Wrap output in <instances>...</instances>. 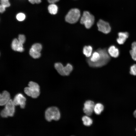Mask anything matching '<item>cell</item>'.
Here are the masks:
<instances>
[{"label":"cell","mask_w":136,"mask_h":136,"mask_svg":"<svg viewBox=\"0 0 136 136\" xmlns=\"http://www.w3.org/2000/svg\"><path fill=\"white\" fill-rule=\"evenodd\" d=\"M100 55V58L97 62L95 63L87 62L89 65L93 67H102L107 64L110 59V55L105 48H99L97 50Z\"/></svg>","instance_id":"cell-1"},{"label":"cell","mask_w":136,"mask_h":136,"mask_svg":"<svg viewBox=\"0 0 136 136\" xmlns=\"http://www.w3.org/2000/svg\"><path fill=\"white\" fill-rule=\"evenodd\" d=\"M28 87L24 88L25 93L28 96L33 98H37L40 95V86L37 83L32 81L29 82Z\"/></svg>","instance_id":"cell-2"},{"label":"cell","mask_w":136,"mask_h":136,"mask_svg":"<svg viewBox=\"0 0 136 136\" xmlns=\"http://www.w3.org/2000/svg\"><path fill=\"white\" fill-rule=\"evenodd\" d=\"M46 120L50 122L53 120H58L60 118V114L58 108L55 107H52L47 108L45 113Z\"/></svg>","instance_id":"cell-3"},{"label":"cell","mask_w":136,"mask_h":136,"mask_svg":"<svg viewBox=\"0 0 136 136\" xmlns=\"http://www.w3.org/2000/svg\"><path fill=\"white\" fill-rule=\"evenodd\" d=\"M94 17L88 11H84L81 17L80 23L84 25L87 29L90 28L93 24L94 21Z\"/></svg>","instance_id":"cell-4"},{"label":"cell","mask_w":136,"mask_h":136,"mask_svg":"<svg viewBox=\"0 0 136 136\" xmlns=\"http://www.w3.org/2000/svg\"><path fill=\"white\" fill-rule=\"evenodd\" d=\"M80 16V10L77 8H73L69 11L65 17V19L68 23L73 24L76 23L78 20Z\"/></svg>","instance_id":"cell-5"},{"label":"cell","mask_w":136,"mask_h":136,"mask_svg":"<svg viewBox=\"0 0 136 136\" xmlns=\"http://www.w3.org/2000/svg\"><path fill=\"white\" fill-rule=\"evenodd\" d=\"M5 105L4 108L1 112V116L3 118L13 116L15 112V106L13 100L10 99Z\"/></svg>","instance_id":"cell-6"},{"label":"cell","mask_w":136,"mask_h":136,"mask_svg":"<svg viewBox=\"0 0 136 136\" xmlns=\"http://www.w3.org/2000/svg\"><path fill=\"white\" fill-rule=\"evenodd\" d=\"M97 25L98 30L104 33H108L111 31V27L109 23L102 19L99 20Z\"/></svg>","instance_id":"cell-7"},{"label":"cell","mask_w":136,"mask_h":136,"mask_svg":"<svg viewBox=\"0 0 136 136\" xmlns=\"http://www.w3.org/2000/svg\"><path fill=\"white\" fill-rule=\"evenodd\" d=\"M26 100V98L22 94L19 93L15 95L13 101L15 106L19 105L21 108L23 109L25 106Z\"/></svg>","instance_id":"cell-8"},{"label":"cell","mask_w":136,"mask_h":136,"mask_svg":"<svg viewBox=\"0 0 136 136\" xmlns=\"http://www.w3.org/2000/svg\"><path fill=\"white\" fill-rule=\"evenodd\" d=\"M95 105L94 102L92 101H86L84 104L83 108L84 113L87 116L91 115L94 111Z\"/></svg>","instance_id":"cell-9"},{"label":"cell","mask_w":136,"mask_h":136,"mask_svg":"<svg viewBox=\"0 0 136 136\" xmlns=\"http://www.w3.org/2000/svg\"><path fill=\"white\" fill-rule=\"evenodd\" d=\"M10 99V95L9 93L6 90L3 91L2 93L0 94V106L5 105Z\"/></svg>","instance_id":"cell-10"},{"label":"cell","mask_w":136,"mask_h":136,"mask_svg":"<svg viewBox=\"0 0 136 136\" xmlns=\"http://www.w3.org/2000/svg\"><path fill=\"white\" fill-rule=\"evenodd\" d=\"M118 38L117 41L119 44H123L129 36V34L127 32H120L118 33Z\"/></svg>","instance_id":"cell-11"},{"label":"cell","mask_w":136,"mask_h":136,"mask_svg":"<svg viewBox=\"0 0 136 136\" xmlns=\"http://www.w3.org/2000/svg\"><path fill=\"white\" fill-rule=\"evenodd\" d=\"M100 58V55L99 53L97 50L93 52L91 56L87 59V62L95 63L99 60Z\"/></svg>","instance_id":"cell-12"},{"label":"cell","mask_w":136,"mask_h":136,"mask_svg":"<svg viewBox=\"0 0 136 136\" xmlns=\"http://www.w3.org/2000/svg\"><path fill=\"white\" fill-rule=\"evenodd\" d=\"M108 52L110 56L114 58L118 57L119 55V51L118 48L114 45L110 46L108 49Z\"/></svg>","instance_id":"cell-13"},{"label":"cell","mask_w":136,"mask_h":136,"mask_svg":"<svg viewBox=\"0 0 136 136\" xmlns=\"http://www.w3.org/2000/svg\"><path fill=\"white\" fill-rule=\"evenodd\" d=\"M93 48L90 45L85 46L83 48V54L87 58L89 57L91 55L92 52Z\"/></svg>","instance_id":"cell-14"},{"label":"cell","mask_w":136,"mask_h":136,"mask_svg":"<svg viewBox=\"0 0 136 136\" xmlns=\"http://www.w3.org/2000/svg\"><path fill=\"white\" fill-rule=\"evenodd\" d=\"M54 67L58 73L61 75L64 76L63 72L64 66L60 62H56L54 64Z\"/></svg>","instance_id":"cell-15"},{"label":"cell","mask_w":136,"mask_h":136,"mask_svg":"<svg viewBox=\"0 0 136 136\" xmlns=\"http://www.w3.org/2000/svg\"><path fill=\"white\" fill-rule=\"evenodd\" d=\"M104 106L101 104L98 103L95 105L94 111L97 115H99L103 111Z\"/></svg>","instance_id":"cell-16"},{"label":"cell","mask_w":136,"mask_h":136,"mask_svg":"<svg viewBox=\"0 0 136 136\" xmlns=\"http://www.w3.org/2000/svg\"><path fill=\"white\" fill-rule=\"evenodd\" d=\"M48 9L50 14L54 15L56 14L57 12L58 7L54 3H52L49 6Z\"/></svg>","instance_id":"cell-17"},{"label":"cell","mask_w":136,"mask_h":136,"mask_svg":"<svg viewBox=\"0 0 136 136\" xmlns=\"http://www.w3.org/2000/svg\"><path fill=\"white\" fill-rule=\"evenodd\" d=\"M72 65L70 63H68L64 66L63 72L64 76H67L69 75L73 70Z\"/></svg>","instance_id":"cell-18"},{"label":"cell","mask_w":136,"mask_h":136,"mask_svg":"<svg viewBox=\"0 0 136 136\" xmlns=\"http://www.w3.org/2000/svg\"><path fill=\"white\" fill-rule=\"evenodd\" d=\"M88 116H83L82 118L83 124L85 126H89L92 124L93 121Z\"/></svg>","instance_id":"cell-19"},{"label":"cell","mask_w":136,"mask_h":136,"mask_svg":"<svg viewBox=\"0 0 136 136\" xmlns=\"http://www.w3.org/2000/svg\"><path fill=\"white\" fill-rule=\"evenodd\" d=\"M29 53L32 57L35 58L39 57L41 55L40 52L34 50L31 48L29 49Z\"/></svg>","instance_id":"cell-20"},{"label":"cell","mask_w":136,"mask_h":136,"mask_svg":"<svg viewBox=\"0 0 136 136\" xmlns=\"http://www.w3.org/2000/svg\"><path fill=\"white\" fill-rule=\"evenodd\" d=\"M18 43L19 41L17 39L15 38L13 40L11 44V47L13 50H17L18 47Z\"/></svg>","instance_id":"cell-21"},{"label":"cell","mask_w":136,"mask_h":136,"mask_svg":"<svg viewBox=\"0 0 136 136\" xmlns=\"http://www.w3.org/2000/svg\"><path fill=\"white\" fill-rule=\"evenodd\" d=\"M31 48L34 50L40 52L42 49V46L40 43H36L33 44L32 45Z\"/></svg>","instance_id":"cell-22"},{"label":"cell","mask_w":136,"mask_h":136,"mask_svg":"<svg viewBox=\"0 0 136 136\" xmlns=\"http://www.w3.org/2000/svg\"><path fill=\"white\" fill-rule=\"evenodd\" d=\"M16 17L18 21H22L25 19V16L24 13H19L17 15Z\"/></svg>","instance_id":"cell-23"},{"label":"cell","mask_w":136,"mask_h":136,"mask_svg":"<svg viewBox=\"0 0 136 136\" xmlns=\"http://www.w3.org/2000/svg\"><path fill=\"white\" fill-rule=\"evenodd\" d=\"M130 74L134 76L136 75V64H134L131 66L130 68Z\"/></svg>","instance_id":"cell-24"},{"label":"cell","mask_w":136,"mask_h":136,"mask_svg":"<svg viewBox=\"0 0 136 136\" xmlns=\"http://www.w3.org/2000/svg\"><path fill=\"white\" fill-rule=\"evenodd\" d=\"M129 52L132 59L136 61V49H132Z\"/></svg>","instance_id":"cell-25"},{"label":"cell","mask_w":136,"mask_h":136,"mask_svg":"<svg viewBox=\"0 0 136 136\" xmlns=\"http://www.w3.org/2000/svg\"><path fill=\"white\" fill-rule=\"evenodd\" d=\"M18 39L19 42L23 44L25 41V37L24 35L20 34L18 35Z\"/></svg>","instance_id":"cell-26"},{"label":"cell","mask_w":136,"mask_h":136,"mask_svg":"<svg viewBox=\"0 0 136 136\" xmlns=\"http://www.w3.org/2000/svg\"><path fill=\"white\" fill-rule=\"evenodd\" d=\"M1 4L5 6L6 7L10 6V4L9 0H1Z\"/></svg>","instance_id":"cell-27"},{"label":"cell","mask_w":136,"mask_h":136,"mask_svg":"<svg viewBox=\"0 0 136 136\" xmlns=\"http://www.w3.org/2000/svg\"><path fill=\"white\" fill-rule=\"evenodd\" d=\"M29 2L32 4H39L41 2V0H28Z\"/></svg>","instance_id":"cell-28"},{"label":"cell","mask_w":136,"mask_h":136,"mask_svg":"<svg viewBox=\"0 0 136 136\" xmlns=\"http://www.w3.org/2000/svg\"><path fill=\"white\" fill-rule=\"evenodd\" d=\"M6 7L3 5L1 4L0 6V12L1 13H3L5 10Z\"/></svg>","instance_id":"cell-29"},{"label":"cell","mask_w":136,"mask_h":136,"mask_svg":"<svg viewBox=\"0 0 136 136\" xmlns=\"http://www.w3.org/2000/svg\"><path fill=\"white\" fill-rule=\"evenodd\" d=\"M131 47L132 49H136V42H134L132 44Z\"/></svg>","instance_id":"cell-30"},{"label":"cell","mask_w":136,"mask_h":136,"mask_svg":"<svg viewBox=\"0 0 136 136\" xmlns=\"http://www.w3.org/2000/svg\"><path fill=\"white\" fill-rule=\"evenodd\" d=\"M59 0H47L48 2L50 3H54L58 2Z\"/></svg>","instance_id":"cell-31"},{"label":"cell","mask_w":136,"mask_h":136,"mask_svg":"<svg viewBox=\"0 0 136 136\" xmlns=\"http://www.w3.org/2000/svg\"><path fill=\"white\" fill-rule=\"evenodd\" d=\"M133 115L136 118V109L134 112Z\"/></svg>","instance_id":"cell-32"},{"label":"cell","mask_w":136,"mask_h":136,"mask_svg":"<svg viewBox=\"0 0 136 136\" xmlns=\"http://www.w3.org/2000/svg\"><path fill=\"white\" fill-rule=\"evenodd\" d=\"M135 130H136V129H135Z\"/></svg>","instance_id":"cell-33"}]
</instances>
